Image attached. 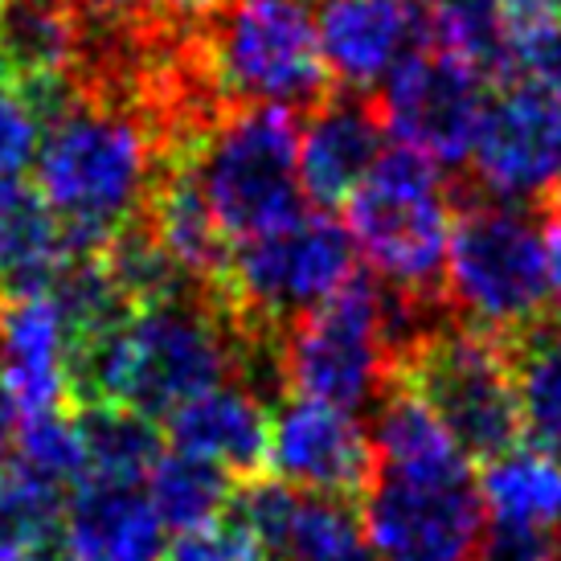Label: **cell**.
<instances>
[{
	"label": "cell",
	"instance_id": "obj_1",
	"mask_svg": "<svg viewBox=\"0 0 561 561\" xmlns=\"http://www.w3.org/2000/svg\"><path fill=\"white\" fill-rule=\"evenodd\" d=\"M242 369V332L221 299H172L131 312L107 336L70 348V390L79 410L119 405L169 419Z\"/></svg>",
	"mask_w": 561,
	"mask_h": 561
},
{
	"label": "cell",
	"instance_id": "obj_2",
	"mask_svg": "<svg viewBox=\"0 0 561 561\" xmlns=\"http://www.w3.org/2000/svg\"><path fill=\"white\" fill-rule=\"evenodd\" d=\"M37 197L58 218L75 259H94L148 205L160 140L144 111L82 91L37 148Z\"/></svg>",
	"mask_w": 561,
	"mask_h": 561
},
{
	"label": "cell",
	"instance_id": "obj_3",
	"mask_svg": "<svg viewBox=\"0 0 561 561\" xmlns=\"http://www.w3.org/2000/svg\"><path fill=\"white\" fill-rule=\"evenodd\" d=\"M443 299L468 328L504 344L537 332L549 308L546 238L537 221L500 202H471L463 214H455Z\"/></svg>",
	"mask_w": 561,
	"mask_h": 561
},
{
	"label": "cell",
	"instance_id": "obj_4",
	"mask_svg": "<svg viewBox=\"0 0 561 561\" xmlns=\"http://www.w3.org/2000/svg\"><path fill=\"white\" fill-rule=\"evenodd\" d=\"M202 66L221 103L275 111H316L332 99L316 16L304 0H238L209 21Z\"/></svg>",
	"mask_w": 561,
	"mask_h": 561
},
{
	"label": "cell",
	"instance_id": "obj_5",
	"mask_svg": "<svg viewBox=\"0 0 561 561\" xmlns=\"http://www.w3.org/2000/svg\"><path fill=\"white\" fill-rule=\"evenodd\" d=\"M451 197L443 172L410 148L381 152L365 185L348 197V238L386 287L443 304L451 242Z\"/></svg>",
	"mask_w": 561,
	"mask_h": 561
},
{
	"label": "cell",
	"instance_id": "obj_6",
	"mask_svg": "<svg viewBox=\"0 0 561 561\" xmlns=\"http://www.w3.org/2000/svg\"><path fill=\"white\" fill-rule=\"evenodd\" d=\"M390 381L419 393L468 459H496L520 438L513 344L488 332L443 320L393 365Z\"/></svg>",
	"mask_w": 561,
	"mask_h": 561
},
{
	"label": "cell",
	"instance_id": "obj_7",
	"mask_svg": "<svg viewBox=\"0 0 561 561\" xmlns=\"http://www.w3.org/2000/svg\"><path fill=\"white\" fill-rule=\"evenodd\" d=\"M197 181L226 238L254 242L296 221L304 214V193L291 115L275 107L221 115L197 152Z\"/></svg>",
	"mask_w": 561,
	"mask_h": 561
},
{
	"label": "cell",
	"instance_id": "obj_8",
	"mask_svg": "<svg viewBox=\"0 0 561 561\" xmlns=\"http://www.w3.org/2000/svg\"><path fill=\"white\" fill-rule=\"evenodd\" d=\"M283 386L304 402L357 410L390 386L393 357L386 344V287L374 275H353L316 312L283 328Z\"/></svg>",
	"mask_w": 561,
	"mask_h": 561
},
{
	"label": "cell",
	"instance_id": "obj_9",
	"mask_svg": "<svg viewBox=\"0 0 561 561\" xmlns=\"http://www.w3.org/2000/svg\"><path fill=\"white\" fill-rule=\"evenodd\" d=\"M353 250L357 247L348 230L328 214H299L283 230L242 242L230 263V279L214 299H221L238 328L283 332L357 275Z\"/></svg>",
	"mask_w": 561,
	"mask_h": 561
},
{
	"label": "cell",
	"instance_id": "obj_10",
	"mask_svg": "<svg viewBox=\"0 0 561 561\" xmlns=\"http://www.w3.org/2000/svg\"><path fill=\"white\" fill-rule=\"evenodd\" d=\"M374 107L402 148L426 157L435 169H459L471 160L488 94L471 62L447 49H419L381 82Z\"/></svg>",
	"mask_w": 561,
	"mask_h": 561
},
{
	"label": "cell",
	"instance_id": "obj_11",
	"mask_svg": "<svg viewBox=\"0 0 561 561\" xmlns=\"http://www.w3.org/2000/svg\"><path fill=\"white\" fill-rule=\"evenodd\" d=\"M480 492L468 483L377 476L360 500V529L377 561H471L480 541Z\"/></svg>",
	"mask_w": 561,
	"mask_h": 561
},
{
	"label": "cell",
	"instance_id": "obj_12",
	"mask_svg": "<svg viewBox=\"0 0 561 561\" xmlns=\"http://www.w3.org/2000/svg\"><path fill=\"white\" fill-rule=\"evenodd\" d=\"M471 164L500 205H549L561 193V99L529 87L488 99Z\"/></svg>",
	"mask_w": 561,
	"mask_h": 561
},
{
	"label": "cell",
	"instance_id": "obj_13",
	"mask_svg": "<svg viewBox=\"0 0 561 561\" xmlns=\"http://www.w3.org/2000/svg\"><path fill=\"white\" fill-rule=\"evenodd\" d=\"M266 463L299 496L344 500V504L365 500L377 480L374 438L365 435V426L348 410L304 398L283 402L279 414L271 419Z\"/></svg>",
	"mask_w": 561,
	"mask_h": 561
},
{
	"label": "cell",
	"instance_id": "obj_14",
	"mask_svg": "<svg viewBox=\"0 0 561 561\" xmlns=\"http://www.w3.org/2000/svg\"><path fill=\"white\" fill-rule=\"evenodd\" d=\"M316 37L332 82L365 94L426 49L431 21L419 0H324Z\"/></svg>",
	"mask_w": 561,
	"mask_h": 561
},
{
	"label": "cell",
	"instance_id": "obj_15",
	"mask_svg": "<svg viewBox=\"0 0 561 561\" xmlns=\"http://www.w3.org/2000/svg\"><path fill=\"white\" fill-rule=\"evenodd\" d=\"M0 398L21 422L66 414L70 390V328L54 296L0 304Z\"/></svg>",
	"mask_w": 561,
	"mask_h": 561
},
{
	"label": "cell",
	"instance_id": "obj_16",
	"mask_svg": "<svg viewBox=\"0 0 561 561\" xmlns=\"http://www.w3.org/2000/svg\"><path fill=\"white\" fill-rule=\"evenodd\" d=\"M144 221L169 250V259L185 271L188 283H202L209 296H218L230 279V238L218 226L197 181V157H164L144 205Z\"/></svg>",
	"mask_w": 561,
	"mask_h": 561
},
{
	"label": "cell",
	"instance_id": "obj_17",
	"mask_svg": "<svg viewBox=\"0 0 561 561\" xmlns=\"http://www.w3.org/2000/svg\"><path fill=\"white\" fill-rule=\"evenodd\" d=\"M381 115L369 99H328L299 140V193L320 209L348 205L381 160Z\"/></svg>",
	"mask_w": 561,
	"mask_h": 561
},
{
	"label": "cell",
	"instance_id": "obj_18",
	"mask_svg": "<svg viewBox=\"0 0 561 561\" xmlns=\"http://www.w3.org/2000/svg\"><path fill=\"white\" fill-rule=\"evenodd\" d=\"M62 533L70 561H164V525L140 483L82 480Z\"/></svg>",
	"mask_w": 561,
	"mask_h": 561
},
{
	"label": "cell",
	"instance_id": "obj_19",
	"mask_svg": "<svg viewBox=\"0 0 561 561\" xmlns=\"http://www.w3.org/2000/svg\"><path fill=\"white\" fill-rule=\"evenodd\" d=\"M169 435L176 451L254 480L271 455V410L247 386H218L169 414Z\"/></svg>",
	"mask_w": 561,
	"mask_h": 561
},
{
	"label": "cell",
	"instance_id": "obj_20",
	"mask_svg": "<svg viewBox=\"0 0 561 561\" xmlns=\"http://www.w3.org/2000/svg\"><path fill=\"white\" fill-rule=\"evenodd\" d=\"M374 455L381 459V476L414 483H468L471 459L438 422V414L419 393L390 381L377 405Z\"/></svg>",
	"mask_w": 561,
	"mask_h": 561
},
{
	"label": "cell",
	"instance_id": "obj_21",
	"mask_svg": "<svg viewBox=\"0 0 561 561\" xmlns=\"http://www.w3.org/2000/svg\"><path fill=\"white\" fill-rule=\"evenodd\" d=\"M75 250L37 188H0V304L49 296Z\"/></svg>",
	"mask_w": 561,
	"mask_h": 561
},
{
	"label": "cell",
	"instance_id": "obj_22",
	"mask_svg": "<svg viewBox=\"0 0 561 561\" xmlns=\"http://www.w3.org/2000/svg\"><path fill=\"white\" fill-rule=\"evenodd\" d=\"M0 54L16 82L75 79L82 58V13L75 0H4Z\"/></svg>",
	"mask_w": 561,
	"mask_h": 561
},
{
	"label": "cell",
	"instance_id": "obj_23",
	"mask_svg": "<svg viewBox=\"0 0 561 561\" xmlns=\"http://www.w3.org/2000/svg\"><path fill=\"white\" fill-rule=\"evenodd\" d=\"M476 492L496 525H561V463L537 447H508L504 455L488 459Z\"/></svg>",
	"mask_w": 561,
	"mask_h": 561
},
{
	"label": "cell",
	"instance_id": "obj_24",
	"mask_svg": "<svg viewBox=\"0 0 561 561\" xmlns=\"http://www.w3.org/2000/svg\"><path fill=\"white\" fill-rule=\"evenodd\" d=\"M79 438L87 455V476L82 480H107V483H140L152 476V468L164 455L157 422L119 410V405H87L79 410Z\"/></svg>",
	"mask_w": 561,
	"mask_h": 561
},
{
	"label": "cell",
	"instance_id": "obj_25",
	"mask_svg": "<svg viewBox=\"0 0 561 561\" xmlns=\"http://www.w3.org/2000/svg\"><path fill=\"white\" fill-rule=\"evenodd\" d=\"M148 500L157 508L160 525L185 533H202L221 525V516L234 504V483L221 468L205 463L197 455L169 451L148 476Z\"/></svg>",
	"mask_w": 561,
	"mask_h": 561
},
{
	"label": "cell",
	"instance_id": "obj_26",
	"mask_svg": "<svg viewBox=\"0 0 561 561\" xmlns=\"http://www.w3.org/2000/svg\"><path fill=\"white\" fill-rule=\"evenodd\" d=\"M99 263H103L107 279L115 283V291H119V299H124L131 312L193 296L188 291L193 283L185 279L181 266L172 263L169 250L160 247L157 234L148 230L144 218L127 221L124 230L99 250Z\"/></svg>",
	"mask_w": 561,
	"mask_h": 561
},
{
	"label": "cell",
	"instance_id": "obj_27",
	"mask_svg": "<svg viewBox=\"0 0 561 561\" xmlns=\"http://www.w3.org/2000/svg\"><path fill=\"white\" fill-rule=\"evenodd\" d=\"M520 431L561 463V332L537 328L513 344Z\"/></svg>",
	"mask_w": 561,
	"mask_h": 561
},
{
	"label": "cell",
	"instance_id": "obj_28",
	"mask_svg": "<svg viewBox=\"0 0 561 561\" xmlns=\"http://www.w3.org/2000/svg\"><path fill=\"white\" fill-rule=\"evenodd\" d=\"M62 488L37 480L25 468H0V561L42 558V549L62 529Z\"/></svg>",
	"mask_w": 561,
	"mask_h": 561
},
{
	"label": "cell",
	"instance_id": "obj_29",
	"mask_svg": "<svg viewBox=\"0 0 561 561\" xmlns=\"http://www.w3.org/2000/svg\"><path fill=\"white\" fill-rule=\"evenodd\" d=\"M275 561H377L365 529L357 520V508L344 500L304 496L299 513L291 520V533L283 541Z\"/></svg>",
	"mask_w": 561,
	"mask_h": 561
},
{
	"label": "cell",
	"instance_id": "obj_30",
	"mask_svg": "<svg viewBox=\"0 0 561 561\" xmlns=\"http://www.w3.org/2000/svg\"><path fill=\"white\" fill-rule=\"evenodd\" d=\"M504 25H508V37H504L500 75L513 87L561 99V16L546 4V9L508 16Z\"/></svg>",
	"mask_w": 561,
	"mask_h": 561
},
{
	"label": "cell",
	"instance_id": "obj_31",
	"mask_svg": "<svg viewBox=\"0 0 561 561\" xmlns=\"http://www.w3.org/2000/svg\"><path fill=\"white\" fill-rule=\"evenodd\" d=\"M16 468H25L37 480L66 488L82 483L87 476V455H82L79 422L70 414H46L16 426Z\"/></svg>",
	"mask_w": 561,
	"mask_h": 561
},
{
	"label": "cell",
	"instance_id": "obj_32",
	"mask_svg": "<svg viewBox=\"0 0 561 561\" xmlns=\"http://www.w3.org/2000/svg\"><path fill=\"white\" fill-rule=\"evenodd\" d=\"M299 492L296 488H287L283 480H254L242 488L234 496V520L242 529L254 537V546L263 549L266 561L279 558L283 541H287V533H291V520L299 513Z\"/></svg>",
	"mask_w": 561,
	"mask_h": 561
},
{
	"label": "cell",
	"instance_id": "obj_33",
	"mask_svg": "<svg viewBox=\"0 0 561 561\" xmlns=\"http://www.w3.org/2000/svg\"><path fill=\"white\" fill-rule=\"evenodd\" d=\"M42 148V124L16 87H0V188L25 185V172Z\"/></svg>",
	"mask_w": 561,
	"mask_h": 561
},
{
	"label": "cell",
	"instance_id": "obj_34",
	"mask_svg": "<svg viewBox=\"0 0 561 561\" xmlns=\"http://www.w3.org/2000/svg\"><path fill=\"white\" fill-rule=\"evenodd\" d=\"M471 561H561V537L529 525H488L476 541Z\"/></svg>",
	"mask_w": 561,
	"mask_h": 561
},
{
	"label": "cell",
	"instance_id": "obj_35",
	"mask_svg": "<svg viewBox=\"0 0 561 561\" xmlns=\"http://www.w3.org/2000/svg\"><path fill=\"white\" fill-rule=\"evenodd\" d=\"M169 561H266V553L238 520H221L202 533H185L172 546Z\"/></svg>",
	"mask_w": 561,
	"mask_h": 561
},
{
	"label": "cell",
	"instance_id": "obj_36",
	"mask_svg": "<svg viewBox=\"0 0 561 561\" xmlns=\"http://www.w3.org/2000/svg\"><path fill=\"white\" fill-rule=\"evenodd\" d=\"M91 25H148L157 21V0H75Z\"/></svg>",
	"mask_w": 561,
	"mask_h": 561
},
{
	"label": "cell",
	"instance_id": "obj_37",
	"mask_svg": "<svg viewBox=\"0 0 561 561\" xmlns=\"http://www.w3.org/2000/svg\"><path fill=\"white\" fill-rule=\"evenodd\" d=\"M546 275H549V299L561 308V193L549 202L546 218Z\"/></svg>",
	"mask_w": 561,
	"mask_h": 561
},
{
	"label": "cell",
	"instance_id": "obj_38",
	"mask_svg": "<svg viewBox=\"0 0 561 561\" xmlns=\"http://www.w3.org/2000/svg\"><path fill=\"white\" fill-rule=\"evenodd\" d=\"M172 16L181 21H218L221 13H230L238 0H160Z\"/></svg>",
	"mask_w": 561,
	"mask_h": 561
},
{
	"label": "cell",
	"instance_id": "obj_39",
	"mask_svg": "<svg viewBox=\"0 0 561 561\" xmlns=\"http://www.w3.org/2000/svg\"><path fill=\"white\" fill-rule=\"evenodd\" d=\"M549 9H553V13L561 16V0H549Z\"/></svg>",
	"mask_w": 561,
	"mask_h": 561
},
{
	"label": "cell",
	"instance_id": "obj_40",
	"mask_svg": "<svg viewBox=\"0 0 561 561\" xmlns=\"http://www.w3.org/2000/svg\"><path fill=\"white\" fill-rule=\"evenodd\" d=\"M30 561H62V558H46V553H42V558H30Z\"/></svg>",
	"mask_w": 561,
	"mask_h": 561
}]
</instances>
